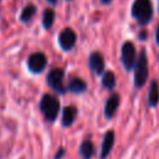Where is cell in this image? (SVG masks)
Returning <instances> with one entry per match:
<instances>
[{
  "instance_id": "obj_1",
  "label": "cell",
  "mask_w": 159,
  "mask_h": 159,
  "mask_svg": "<svg viewBox=\"0 0 159 159\" xmlns=\"http://www.w3.org/2000/svg\"><path fill=\"white\" fill-rule=\"evenodd\" d=\"M132 16L142 26L150 22L153 17V5L150 0H134L132 5Z\"/></svg>"
},
{
  "instance_id": "obj_2",
  "label": "cell",
  "mask_w": 159,
  "mask_h": 159,
  "mask_svg": "<svg viewBox=\"0 0 159 159\" xmlns=\"http://www.w3.org/2000/svg\"><path fill=\"white\" fill-rule=\"evenodd\" d=\"M40 109L43 114V117L48 122H53L60 112V101L57 99L56 96L46 93L42 96L41 102H40Z\"/></svg>"
},
{
  "instance_id": "obj_3",
  "label": "cell",
  "mask_w": 159,
  "mask_h": 159,
  "mask_svg": "<svg viewBox=\"0 0 159 159\" xmlns=\"http://www.w3.org/2000/svg\"><path fill=\"white\" fill-rule=\"evenodd\" d=\"M148 60L145 50H142L134 65V87L142 88L148 80Z\"/></svg>"
},
{
  "instance_id": "obj_4",
  "label": "cell",
  "mask_w": 159,
  "mask_h": 159,
  "mask_svg": "<svg viewBox=\"0 0 159 159\" xmlns=\"http://www.w3.org/2000/svg\"><path fill=\"white\" fill-rule=\"evenodd\" d=\"M63 77H65V71L62 68H52L47 73V84L53 89L56 93L65 94L66 93V87L63 86Z\"/></svg>"
},
{
  "instance_id": "obj_5",
  "label": "cell",
  "mask_w": 159,
  "mask_h": 159,
  "mask_svg": "<svg viewBox=\"0 0 159 159\" xmlns=\"http://www.w3.org/2000/svg\"><path fill=\"white\" fill-rule=\"evenodd\" d=\"M122 56H120V61L125 68V71H132L135 61H137V52H135V47L130 41H125L122 46Z\"/></svg>"
},
{
  "instance_id": "obj_6",
  "label": "cell",
  "mask_w": 159,
  "mask_h": 159,
  "mask_svg": "<svg viewBox=\"0 0 159 159\" xmlns=\"http://www.w3.org/2000/svg\"><path fill=\"white\" fill-rule=\"evenodd\" d=\"M47 66V57L42 52H35L27 58V68L32 73H41Z\"/></svg>"
},
{
  "instance_id": "obj_7",
  "label": "cell",
  "mask_w": 159,
  "mask_h": 159,
  "mask_svg": "<svg viewBox=\"0 0 159 159\" xmlns=\"http://www.w3.org/2000/svg\"><path fill=\"white\" fill-rule=\"evenodd\" d=\"M76 41H77V35L70 27L63 29L58 35V45L63 51H71L75 47Z\"/></svg>"
},
{
  "instance_id": "obj_8",
  "label": "cell",
  "mask_w": 159,
  "mask_h": 159,
  "mask_svg": "<svg viewBox=\"0 0 159 159\" xmlns=\"http://www.w3.org/2000/svg\"><path fill=\"white\" fill-rule=\"evenodd\" d=\"M88 66H89V70L94 72L96 75L98 76L102 75L104 72V60H103L102 53L98 51L92 52L88 57Z\"/></svg>"
},
{
  "instance_id": "obj_9",
  "label": "cell",
  "mask_w": 159,
  "mask_h": 159,
  "mask_svg": "<svg viewBox=\"0 0 159 159\" xmlns=\"http://www.w3.org/2000/svg\"><path fill=\"white\" fill-rule=\"evenodd\" d=\"M113 144H114V132L113 130H108V132H106L103 142H102L101 154H99L101 159H106L109 155V153L113 149Z\"/></svg>"
},
{
  "instance_id": "obj_10",
  "label": "cell",
  "mask_w": 159,
  "mask_h": 159,
  "mask_svg": "<svg viewBox=\"0 0 159 159\" xmlns=\"http://www.w3.org/2000/svg\"><path fill=\"white\" fill-rule=\"evenodd\" d=\"M119 102H120V97L118 93H113L111 94L107 101H106V106H104V116L106 118H112L119 106Z\"/></svg>"
},
{
  "instance_id": "obj_11",
  "label": "cell",
  "mask_w": 159,
  "mask_h": 159,
  "mask_svg": "<svg viewBox=\"0 0 159 159\" xmlns=\"http://www.w3.org/2000/svg\"><path fill=\"white\" fill-rule=\"evenodd\" d=\"M66 91L73 93V94H81L83 92L87 91V83L82 80V78H78V77H73L68 84H67V88Z\"/></svg>"
},
{
  "instance_id": "obj_12",
  "label": "cell",
  "mask_w": 159,
  "mask_h": 159,
  "mask_svg": "<svg viewBox=\"0 0 159 159\" xmlns=\"http://www.w3.org/2000/svg\"><path fill=\"white\" fill-rule=\"evenodd\" d=\"M77 118V107L75 106H67L62 111V125L63 127H71L73 122Z\"/></svg>"
},
{
  "instance_id": "obj_13",
  "label": "cell",
  "mask_w": 159,
  "mask_h": 159,
  "mask_svg": "<svg viewBox=\"0 0 159 159\" xmlns=\"http://www.w3.org/2000/svg\"><path fill=\"white\" fill-rule=\"evenodd\" d=\"M159 103V84L155 80L150 82L149 91H148V106L154 108Z\"/></svg>"
},
{
  "instance_id": "obj_14",
  "label": "cell",
  "mask_w": 159,
  "mask_h": 159,
  "mask_svg": "<svg viewBox=\"0 0 159 159\" xmlns=\"http://www.w3.org/2000/svg\"><path fill=\"white\" fill-rule=\"evenodd\" d=\"M80 155L82 157V159H92L94 155V145L89 139H86L82 142V144L80 145V150H78Z\"/></svg>"
},
{
  "instance_id": "obj_15",
  "label": "cell",
  "mask_w": 159,
  "mask_h": 159,
  "mask_svg": "<svg viewBox=\"0 0 159 159\" xmlns=\"http://www.w3.org/2000/svg\"><path fill=\"white\" fill-rule=\"evenodd\" d=\"M55 22V11L52 9H45L42 15V26L46 30H50Z\"/></svg>"
},
{
  "instance_id": "obj_16",
  "label": "cell",
  "mask_w": 159,
  "mask_h": 159,
  "mask_svg": "<svg viewBox=\"0 0 159 159\" xmlns=\"http://www.w3.org/2000/svg\"><path fill=\"white\" fill-rule=\"evenodd\" d=\"M102 86L106 89H113L116 86V77L114 73L111 71H106L102 76Z\"/></svg>"
},
{
  "instance_id": "obj_17",
  "label": "cell",
  "mask_w": 159,
  "mask_h": 159,
  "mask_svg": "<svg viewBox=\"0 0 159 159\" xmlns=\"http://www.w3.org/2000/svg\"><path fill=\"white\" fill-rule=\"evenodd\" d=\"M35 14H36V6L32 5V4H29V5H26V6L22 9L21 15H20V20H21L22 22H29V21L32 19V16H34Z\"/></svg>"
},
{
  "instance_id": "obj_18",
  "label": "cell",
  "mask_w": 159,
  "mask_h": 159,
  "mask_svg": "<svg viewBox=\"0 0 159 159\" xmlns=\"http://www.w3.org/2000/svg\"><path fill=\"white\" fill-rule=\"evenodd\" d=\"M65 153H66L65 148H60V149L56 152V154H55V159H62L63 155H65Z\"/></svg>"
},
{
  "instance_id": "obj_19",
  "label": "cell",
  "mask_w": 159,
  "mask_h": 159,
  "mask_svg": "<svg viewBox=\"0 0 159 159\" xmlns=\"http://www.w3.org/2000/svg\"><path fill=\"white\" fill-rule=\"evenodd\" d=\"M138 37H139L140 41H144V40L147 39V32H145V31H142V32L138 35Z\"/></svg>"
},
{
  "instance_id": "obj_20",
  "label": "cell",
  "mask_w": 159,
  "mask_h": 159,
  "mask_svg": "<svg viewBox=\"0 0 159 159\" xmlns=\"http://www.w3.org/2000/svg\"><path fill=\"white\" fill-rule=\"evenodd\" d=\"M155 40H157V43H158V46H159V25H158V27H157V30H155Z\"/></svg>"
},
{
  "instance_id": "obj_21",
  "label": "cell",
  "mask_w": 159,
  "mask_h": 159,
  "mask_svg": "<svg viewBox=\"0 0 159 159\" xmlns=\"http://www.w3.org/2000/svg\"><path fill=\"white\" fill-rule=\"evenodd\" d=\"M50 4H52V5H56L57 4V0H47Z\"/></svg>"
},
{
  "instance_id": "obj_22",
  "label": "cell",
  "mask_w": 159,
  "mask_h": 159,
  "mask_svg": "<svg viewBox=\"0 0 159 159\" xmlns=\"http://www.w3.org/2000/svg\"><path fill=\"white\" fill-rule=\"evenodd\" d=\"M111 1H112V0H102V2H103V4H109Z\"/></svg>"
},
{
  "instance_id": "obj_23",
  "label": "cell",
  "mask_w": 159,
  "mask_h": 159,
  "mask_svg": "<svg viewBox=\"0 0 159 159\" xmlns=\"http://www.w3.org/2000/svg\"><path fill=\"white\" fill-rule=\"evenodd\" d=\"M158 6H159V0H158Z\"/></svg>"
}]
</instances>
